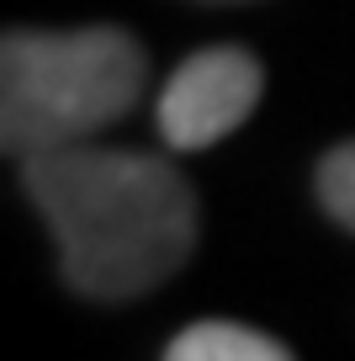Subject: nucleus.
<instances>
[{"mask_svg": "<svg viewBox=\"0 0 355 361\" xmlns=\"http://www.w3.org/2000/svg\"><path fill=\"white\" fill-rule=\"evenodd\" d=\"M22 186L58 245V271L90 303L170 282L197 250V192L170 159L101 138L27 159Z\"/></svg>", "mask_w": 355, "mask_h": 361, "instance_id": "nucleus-1", "label": "nucleus"}, {"mask_svg": "<svg viewBox=\"0 0 355 361\" xmlns=\"http://www.w3.org/2000/svg\"><path fill=\"white\" fill-rule=\"evenodd\" d=\"M149 59L123 27L0 32V154L43 159L101 138L144 96Z\"/></svg>", "mask_w": 355, "mask_h": 361, "instance_id": "nucleus-2", "label": "nucleus"}, {"mask_svg": "<svg viewBox=\"0 0 355 361\" xmlns=\"http://www.w3.org/2000/svg\"><path fill=\"white\" fill-rule=\"evenodd\" d=\"M260 96H266V64L239 43H212L159 85L154 128L170 149L197 154L239 133L255 117Z\"/></svg>", "mask_w": 355, "mask_h": 361, "instance_id": "nucleus-3", "label": "nucleus"}, {"mask_svg": "<svg viewBox=\"0 0 355 361\" xmlns=\"http://www.w3.org/2000/svg\"><path fill=\"white\" fill-rule=\"evenodd\" d=\"M170 361H287L292 350L276 335L255 324H233V319H201L186 324L175 340L165 345Z\"/></svg>", "mask_w": 355, "mask_h": 361, "instance_id": "nucleus-4", "label": "nucleus"}, {"mask_svg": "<svg viewBox=\"0 0 355 361\" xmlns=\"http://www.w3.org/2000/svg\"><path fill=\"white\" fill-rule=\"evenodd\" d=\"M318 202L340 228L355 234V138L334 144L329 154L318 159Z\"/></svg>", "mask_w": 355, "mask_h": 361, "instance_id": "nucleus-5", "label": "nucleus"}, {"mask_svg": "<svg viewBox=\"0 0 355 361\" xmlns=\"http://www.w3.org/2000/svg\"><path fill=\"white\" fill-rule=\"evenodd\" d=\"M223 6H233V0H223Z\"/></svg>", "mask_w": 355, "mask_h": 361, "instance_id": "nucleus-6", "label": "nucleus"}]
</instances>
